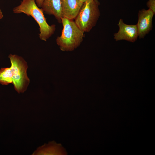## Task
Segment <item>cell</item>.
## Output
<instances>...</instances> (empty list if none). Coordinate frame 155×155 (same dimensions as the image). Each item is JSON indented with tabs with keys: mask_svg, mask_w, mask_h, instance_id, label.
I'll return each instance as SVG.
<instances>
[{
	"mask_svg": "<svg viewBox=\"0 0 155 155\" xmlns=\"http://www.w3.org/2000/svg\"><path fill=\"white\" fill-rule=\"evenodd\" d=\"M155 13L149 9H143L139 11L136 25L139 38H144L152 30V19Z\"/></svg>",
	"mask_w": 155,
	"mask_h": 155,
	"instance_id": "obj_5",
	"label": "cell"
},
{
	"mask_svg": "<svg viewBox=\"0 0 155 155\" xmlns=\"http://www.w3.org/2000/svg\"><path fill=\"white\" fill-rule=\"evenodd\" d=\"M80 1L83 3H84L85 1L88 0H80Z\"/></svg>",
	"mask_w": 155,
	"mask_h": 155,
	"instance_id": "obj_14",
	"label": "cell"
},
{
	"mask_svg": "<svg viewBox=\"0 0 155 155\" xmlns=\"http://www.w3.org/2000/svg\"><path fill=\"white\" fill-rule=\"evenodd\" d=\"M12 74L10 67L0 69V83L3 85L12 84Z\"/></svg>",
	"mask_w": 155,
	"mask_h": 155,
	"instance_id": "obj_10",
	"label": "cell"
},
{
	"mask_svg": "<svg viewBox=\"0 0 155 155\" xmlns=\"http://www.w3.org/2000/svg\"><path fill=\"white\" fill-rule=\"evenodd\" d=\"M118 25L119 30L114 34V38L116 41L125 40L134 42L138 37V33L136 25H128L125 23L123 19H120Z\"/></svg>",
	"mask_w": 155,
	"mask_h": 155,
	"instance_id": "obj_6",
	"label": "cell"
},
{
	"mask_svg": "<svg viewBox=\"0 0 155 155\" xmlns=\"http://www.w3.org/2000/svg\"><path fill=\"white\" fill-rule=\"evenodd\" d=\"M147 6L155 13V0H149L147 3Z\"/></svg>",
	"mask_w": 155,
	"mask_h": 155,
	"instance_id": "obj_11",
	"label": "cell"
},
{
	"mask_svg": "<svg viewBox=\"0 0 155 155\" xmlns=\"http://www.w3.org/2000/svg\"><path fill=\"white\" fill-rule=\"evenodd\" d=\"M15 13H23L32 16L39 27V37L46 41L54 33L56 29L54 24L49 25L47 22L41 8L37 5L35 0H22L20 5L13 9Z\"/></svg>",
	"mask_w": 155,
	"mask_h": 155,
	"instance_id": "obj_1",
	"label": "cell"
},
{
	"mask_svg": "<svg viewBox=\"0 0 155 155\" xmlns=\"http://www.w3.org/2000/svg\"></svg>",
	"mask_w": 155,
	"mask_h": 155,
	"instance_id": "obj_15",
	"label": "cell"
},
{
	"mask_svg": "<svg viewBox=\"0 0 155 155\" xmlns=\"http://www.w3.org/2000/svg\"><path fill=\"white\" fill-rule=\"evenodd\" d=\"M3 17V14L1 10L0 9V20L2 19Z\"/></svg>",
	"mask_w": 155,
	"mask_h": 155,
	"instance_id": "obj_13",
	"label": "cell"
},
{
	"mask_svg": "<svg viewBox=\"0 0 155 155\" xmlns=\"http://www.w3.org/2000/svg\"><path fill=\"white\" fill-rule=\"evenodd\" d=\"M83 3L80 0H62V18L72 20L75 19Z\"/></svg>",
	"mask_w": 155,
	"mask_h": 155,
	"instance_id": "obj_7",
	"label": "cell"
},
{
	"mask_svg": "<svg viewBox=\"0 0 155 155\" xmlns=\"http://www.w3.org/2000/svg\"><path fill=\"white\" fill-rule=\"evenodd\" d=\"M61 23L63 29L61 35L57 38V44L62 51H73L78 48L83 41L84 33L72 20L62 18Z\"/></svg>",
	"mask_w": 155,
	"mask_h": 155,
	"instance_id": "obj_2",
	"label": "cell"
},
{
	"mask_svg": "<svg viewBox=\"0 0 155 155\" xmlns=\"http://www.w3.org/2000/svg\"><path fill=\"white\" fill-rule=\"evenodd\" d=\"M8 57L11 64L12 84L14 89L18 93H24L30 83L27 74L28 67L27 63L22 57L16 55L10 54Z\"/></svg>",
	"mask_w": 155,
	"mask_h": 155,
	"instance_id": "obj_4",
	"label": "cell"
},
{
	"mask_svg": "<svg viewBox=\"0 0 155 155\" xmlns=\"http://www.w3.org/2000/svg\"><path fill=\"white\" fill-rule=\"evenodd\" d=\"M43 0H35V2L38 6L41 8Z\"/></svg>",
	"mask_w": 155,
	"mask_h": 155,
	"instance_id": "obj_12",
	"label": "cell"
},
{
	"mask_svg": "<svg viewBox=\"0 0 155 155\" xmlns=\"http://www.w3.org/2000/svg\"><path fill=\"white\" fill-rule=\"evenodd\" d=\"M62 0H43L41 8L44 13L54 16L59 22L61 23Z\"/></svg>",
	"mask_w": 155,
	"mask_h": 155,
	"instance_id": "obj_9",
	"label": "cell"
},
{
	"mask_svg": "<svg viewBox=\"0 0 155 155\" xmlns=\"http://www.w3.org/2000/svg\"><path fill=\"white\" fill-rule=\"evenodd\" d=\"M98 0H88L84 3L74 22L84 33L90 32L96 24L100 15Z\"/></svg>",
	"mask_w": 155,
	"mask_h": 155,
	"instance_id": "obj_3",
	"label": "cell"
},
{
	"mask_svg": "<svg viewBox=\"0 0 155 155\" xmlns=\"http://www.w3.org/2000/svg\"><path fill=\"white\" fill-rule=\"evenodd\" d=\"M67 154L65 149L61 144L52 141L38 148L32 155H66Z\"/></svg>",
	"mask_w": 155,
	"mask_h": 155,
	"instance_id": "obj_8",
	"label": "cell"
}]
</instances>
